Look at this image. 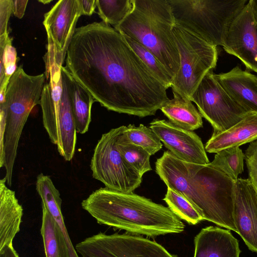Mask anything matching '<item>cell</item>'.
I'll list each match as a JSON object with an SVG mask.
<instances>
[{
  "label": "cell",
  "mask_w": 257,
  "mask_h": 257,
  "mask_svg": "<svg viewBox=\"0 0 257 257\" xmlns=\"http://www.w3.org/2000/svg\"><path fill=\"white\" fill-rule=\"evenodd\" d=\"M65 67L107 109L143 117L169 100L167 88L129 45L103 21L76 28Z\"/></svg>",
  "instance_id": "cell-1"
},
{
  "label": "cell",
  "mask_w": 257,
  "mask_h": 257,
  "mask_svg": "<svg viewBox=\"0 0 257 257\" xmlns=\"http://www.w3.org/2000/svg\"><path fill=\"white\" fill-rule=\"evenodd\" d=\"M155 169L167 187L188 199L203 220L237 233L233 220L234 181L209 163L186 162L169 151L157 160Z\"/></svg>",
  "instance_id": "cell-2"
},
{
  "label": "cell",
  "mask_w": 257,
  "mask_h": 257,
  "mask_svg": "<svg viewBox=\"0 0 257 257\" xmlns=\"http://www.w3.org/2000/svg\"><path fill=\"white\" fill-rule=\"evenodd\" d=\"M98 223L151 237L182 232L185 225L168 207L132 193L100 188L81 203Z\"/></svg>",
  "instance_id": "cell-3"
},
{
  "label": "cell",
  "mask_w": 257,
  "mask_h": 257,
  "mask_svg": "<svg viewBox=\"0 0 257 257\" xmlns=\"http://www.w3.org/2000/svg\"><path fill=\"white\" fill-rule=\"evenodd\" d=\"M133 2L132 11L113 28L152 52L174 78L180 67V58L173 33L175 21L168 0Z\"/></svg>",
  "instance_id": "cell-4"
},
{
  "label": "cell",
  "mask_w": 257,
  "mask_h": 257,
  "mask_svg": "<svg viewBox=\"0 0 257 257\" xmlns=\"http://www.w3.org/2000/svg\"><path fill=\"white\" fill-rule=\"evenodd\" d=\"M175 24L208 43L223 46L229 29L247 0H168Z\"/></svg>",
  "instance_id": "cell-5"
},
{
  "label": "cell",
  "mask_w": 257,
  "mask_h": 257,
  "mask_svg": "<svg viewBox=\"0 0 257 257\" xmlns=\"http://www.w3.org/2000/svg\"><path fill=\"white\" fill-rule=\"evenodd\" d=\"M173 33L179 52L180 67L171 88L173 92L191 100L202 79L216 66L217 46L176 24Z\"/></svg>",
  "instance_id": "cell-6"
},
{
  "label": "cell",
  "mask_w": 257,
  "mask_h": 257,
  "mask_svg": "<svg viewBox=\"0 0 257 257\" xmlns=\"http://www.w3.org/2000/svg\"><path fill=\"white\" fill-rule=\"evenodd\" d=\"M126 127L122 125L102 135L90 163L92 177L105 187L132 193L140 186L142 177L123 159L116 146L119 136Z\"/></svg>",
  "instance_id": "cell-7"
},
{
  "label": "cell",
  "mask_w": 257,
  "mask_h": 257,
  "mask_svg": "<svg viewBox=\"0 0 257 257\" xmlns=\"http://www.w3.org/2000/svg\"><path fill=\"white\" fill-rule=\"evenodd\" d=\"M191 100L196 104L202 117L212 125L213 134L227 130L247 112L223 88L212 71L202 79Z\"/></svg>",
  "instance_id": "cell-8"
},
{
  "label": "cell",
  "mask_w": 257,
  "mask_h": 257,
  "mask_svg": "<svg viewBox=\"0 0 257 257\" xmlns=\"http://www.w3.org/2000/svg\"><path fill=\"white\" fill-rule=\"evenodd\" d=\"M75 248L82 257H176L157 242L128 233L99 232Z\"/></svg>",
  "instance_id": "cell-9"
},
{
  "label": "cell",
  "mask_w": 257,
  "mask_h": 257,
  "mask_svg": "<svg viewBox=\"0 0 257 257\" xmlns=\"http://www.w3.org/2000/svg\"><path fill=\"white\" fill-rule=\"evenodd\" d=\"M81 13L78 0H60L44 14L48 44L47 50L54 55L57 64L62 67L68 47Z\"/></svg>",
  "instance_id": "cell-10"
},
{
  "label": "cell",
  "mask_w": 257,
  "mask_h": 257,
  "mask_svg": "<svg viewBox=\"0 0 257 257\" xmlns=\"http://www.w3.org/2000/svg\"><path fill=\"white\" fill-rule=\"evenodd\" d=\"M149 127L177 158L197 164L210 163L201 138L193 131L177 126L169 120L159 119L152 121Z\"/></svg>",
  "instance_id": "cell-11"
},
{
  "label": "cell",
  "mask_w": 257,
  "mask_h": 257,
  "mask_svg": "<svg viewBox=\"0 0 257 257\" xmlns=\"http://www.w3.org/2000/svg\"><path fill=\"white\" fill-rule=\"evenodd\" d=\"M222 47L257 73V22L248 2L232 22Z\"/></svg>",
  "instance_id": "cell-12"
},
{
  "label": "cell",
  "mask_w": 257,
  "mask_h": 257,
  "mask_svg": "<svg viewBox=\"0 0 257 257\" xmlns=\"http://www.w3.org/2000/svg\"><path fill=\"white\" fill-rule=\"evenodd\" d=\"M233 220L237 233L257 253V193L248 179L235 181Z\"/></svg>",
  "instance_id": "cell-13"
},
{
  "label": "cell",
  "mask_w": 257,
  "mask_h": 257,
  "mask_svg": "<svg viewBox=\"0 0 257 257\" xmlns=\"http://www.w3.org/2000/svg\"><path fill=\"white\" fill-rule=\"evenodd\" d=\"M62 92L59 102V154L66 161L74 155L76 144V128L72 105L70 74L65 66L61 67Z\"/></svg>",
  "instance_id": "cell-14"
},
{
  "label": "cell",
  "mask_w": 257,
  "mask_h": 257,
  "mask_svg": "<svg viewBox=\"0 0 257 257\" xmlns=\"http://www.w3.org/2000/svg\"><path fill=\"white\" fill-rule=\"evenodd\" d=\"M193 257H239L238 240L230 230L210 226L202 228L194 238Z\"/></svg>",
  "instance_id": "cell-15"
},
{
  "label": "cell",
  "mask_w": 257,
  "mask_h": 257,
  "mask_svg": "<svg viewBox=\"0 0 257 257\" xmlns=\"http://www.w3.org/2000/svg\"><path fill=\"white\" fill-rule=\"evenodd\" d=\"M229 95L247 112L257 111V76L236 66L226 73L215 74Z\"/></svg>",
  "instance_id": "cell-16"
},
{
  "label": "cell",
  "mask_w": 257,
  "mask_h": 257,
  "mask_svg": "<svg viewBox=\"0 0 257 257\" xmlns=\"http://www.w3.org/2000/svg\"><path fill=\"white\" fill-rule=\"evenodd\" d=\"M257 140V111L247 112L237 123L227 130L213 134L205 146L209 153L241 145Z\"/></svg>",
  "instance_id": "cell-17"
},
{
  "label": "cell",
  "mask_w": 257,
  "mask_h": 257,
  "mask_svg": "<svg viewBox=\"0 0 257 257\" xmlns=\"http://www.w3.org/2000/svg\"><path fill=\"white\" fill-rule=\"evenodd\" d=\"M5 177L0 180V250L13 244L20 230L23 209L15 192L6 186Z\"/></svg>",
  "instance_id": "cell-18"
},
{
  "label": "cell",
  "mask_w": 257,
  "mask_h": 257,
  "mask_svg": "<svg viewBox=\"0 0 257 257\" xmlns=\"http://www.w3.org/2000/svg\"><path fill=\"white\" fill-rule=\"evenodd\" d=\"M173 98L166 102L161 110L169 121L186 130L193 131L203 126L202 117L192 101L173 92Z\"/></svg>",
  "instance_id": "cell-19"
},
{
  "label": "cell",
  "mask_w": 257,
  "mask_h": 257,
  "mask_svg": "<svg viewBox=\"0 0 257 257\" xmlns=\"http://www.w3.org/2000/svg\"><path fill=\"white\" fill-rule=\"evenodd\" d=\"M42 206L41 233L46 257H70L64 235L49 211Z\"/></svg>",
  "instance_id": "cell-20"
},
{
  "label": "cell",
  "mask_w": 257,
  "mask_h": 257,
  "mask_svg": "<svg viewBox=\"0 0 257 257\" xmlns=\"http://www.w3.org/2000/svg\"><path fill=\"white\" fill-rule=\"evenodd\" d=\"M72 105L77 133L84 134L88 131L91 120V108L95 100L92 95L70 75Z\"/></svg>",
  "instance_id": "cell-21"
},
{
  "label": "cell",
  "mask_w": 257,
  "mask_h": 257,
  "mask_svg": "<svg viewBox=\"0 0 257 257\" xmlns=\"http://www.w3.org/2000/svg\"><path fill=\"white\" fill-rule=\"evenodd\" d=\"M118 139L122 142L142 147L151 155H154L163 147L157 135L150 127L143 124L138 126L131 124L126 126Z\"/></svg>",
  "instance_id": "cell-22"
},
{
  "label": "cell",
  "mask_w": 257,
  "mask_h": 257,
  "mask_svg": "<svg viewBox=\"0 0 257 257\" xmlns=\"http://www.w3.org/2000/svg\"><path fill=\"white\" fill-rule=\"evenodd\" d=\"M43 126L51 142L57 147L59 143V104L54 101L49 82L44 87L40 104Z\"/></svg>",
  "instance_id": "cell-23"
},
{
  "label": "cell",
  "mask_w": 257,
  "mask_h": 257,
  "mask_svg": "<svg viewBox=\"0 0 257 257\" xmlns=\"http://www.w3.org/2000/svg\"><path fill=\"white\" fill-rule=\"evenodd\" d=\"M244 158L239 147H231L216 153L209 164L235 181L243 171Z\"/></svg>",
  "instance_id": "cell-24"
},
{
  "label": "cell",
  "mask_w": 257,
  "mask_h": 257,
  "mask_svg": "<svg viewBox=\"0 0 257 257\" xmlns=\"http://www.w3.org/2000/svg\"><path fill=\"white\" fill-rule=\"evenodd\" d=\"M163 200L174 213L188 224L196 225L203 220L201 215L189 200L176 191L167 187V193Z\"/></svg>",
  "instance_id": "cell-25"
},
{
  "label": "cell",
  "mask_w": 257,
  "mask_h": 257,
  "mask_svg": "<svg viewBox=\"0 0 257 257\" xmlns=\"http://www.w3.org/2000/svg\"><path fill=\"white\" fill-rule=\"evenodd\" d=\"M99 17L113 27L120 23L133 8V0H97Z\"/></svg>",
  "instance_id": "cell-26"
},
{
  "label": "cell",
  "mask_w": 257,
  "mask_h": 257,
  "mask_svg": "<svg viewBox=\"0 0 257 257\" xmlns=\"http://www.w3.org/2000/svg\"><path fill=\"white\" fill-rule=\"evenodd\" d=\"M123 36L129 45L165 86L167 88L171 87L174 78L157 57L138 42L128 36Z\"/></svg>",
  "instance_id": "cell-27"
},
{
  "label": "cell",
  "mask_w": 257,
  "mask_h": 257,
  "mask_svg": "<svg viewBox=\"0 0 257 257\" xmlns=\"http://www.w3.org/2000/svg\"><path fill=\"white\" fill-rule=\"evenodd\" d=\"M116 146L125 161L141 176L143 177L145 173L152 170L150 162L151 155L143 148L136 145L122 142L118 138Z\"/></svg>",
  "instance_id": "cell-28"
},
{
  "label": "cell",
  "mask_w": 257,
  "mask_h": 257,
  "mask_svg": "<svg viewBox=\"0 0 257 257\" xmlns=\"http://www.w3.org/2000/svg\"><path fill=\"white\" fill-rule=\"evenodd\" d=\"M9 38L5 47H0V90H7L9 80L17 69V54Z\"/></svg>",
  "instance_id": "cell-29"
},
{
  "label": "cell",
  "mask_w": 257,
  "mask_h": 257,
  "mask_svg": "<svg viewBox=\"0 0 257 257\" xmlns=\"http://www.w3.org/2000/svg\"><path fill=\"white\" fill-rule=\"evenodd\" d=\"M244 156L248 179L257 193V140L249 143Z\"/></svg>",
  "instance_id": "cell-30"
},
{
  "label": "cell",
  "mask_w": 257,
  "mask_h": 257,
  "mask_svg": "<svg viewBox=\"0 0 257 257\" xmlns=\"http://www.w3.org/2000/svg\"><path fill=\"white\" fill-rule=\"evenodd\" d=\"M12 13V0H0V44H6L9 38L8 25Z\"/></svg>",
  "instance_id": "cell-31"
},
{
  "label": "cell",
  "mask_w": 257,
  "mask_h": 257,
  "mask_svg": "<svg viewBox=\"0 0 257 257\" xmlns=\"http://www.w3.org/2000/svg\"><path fill=\"white\" fill-rule=\"evenodd\" d=\"M82 15L91 16L97 8V0H78Z\"/></svg>",
  "instance_id": "cell-32"
},
{
  "label": "cell",
  "mask_w": 257,
  "mask_h": 257,
  "mask_svg": "<svg viewBox=\"0 0 257 257\" xmlns=\"http://www.w3.org/2000/svg\"><path fill=\"white\" fill-rule=\"evenodd\" d=\"M13 13L18 18L23 17L27 4L28 0H12Z\"/></svg>",
  "instance_id": "cell-33"
},
{
  "label": "cell",
  "mask_w": 257,
  "mask_h": 257,
  "mask_svg": "<svg viewBox=\"0 0 257 257\" xmlns=\"http://www.w3.org/2000/svg\"><path fill=\"white\" fill-rule=\"evenodd\" d=\"M248 3L250 6L253 17L257 22V0H249Z\"/></svg>",
  "instance_id": "cell-34"
},
{
  "label": "cell",
  "mask_w": 257,
  "mask_h": 257,
  "mask_svg": "<svg viewBox=\"0 0 257 257\" xmlns=\"http://www.w3.org/2000/svg\"><path fill=\"white\" fill-rule=\"evenodd\" d=\"M52 0H39L38 2L43 4H47L51 2Z\"/></svg>",
  "instance_id": "cell-35"
}]
</instances>
